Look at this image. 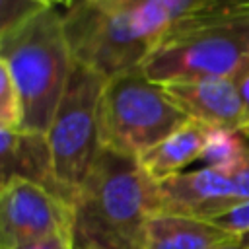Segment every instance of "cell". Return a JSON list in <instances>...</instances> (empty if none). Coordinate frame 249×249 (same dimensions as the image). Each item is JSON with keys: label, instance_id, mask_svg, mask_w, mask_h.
Returning <instances> with one entry per match:
<instances>
[{"label": "cell", "instance_id": "1", "mask_svg": "<svg viewBox=\"0 0 249 249\" xmlns=\"http://www.w3.org/2000/svg\"><path fill=\"white\" fill-rule=\"evenodd\" d=\"M72 206L74 249H144L158 183L138 158L101 148Z\"/></svg>", "mask_w": 249, "mask_h": 249}, {"label": "cell", "instance_id": "2", "mask_svg": "<svg viewBox=\"0 0 249 249\" xmlns=\"http://www.w3.org/2000/svg\"><path fill=\"white\" fill-rule=\"evenodd\" d=\"M249 56V0H202L140 64L156 84L231 78Z\"/></svg>", "mask_w": 249, "mask_h": 249}, {"label": "cell", "instance_id": "3", "mask_svg": "<svg viewBox=\"0 0 249 249\" xmlns=\"http://www.w3.org/2000/svg\"><path fill=\"white\" fill-rule=\"evenodd\" d=\"M0 66L10 74L19 97V130L47 134L74 66L62 14L39 4L4 25Z\"/></svg>", "mask_w": 249, "mask_h": 249}, {"label": "cell", "instance_id": "4", "mask_svg": "<svg viewBox=\"0 0 249 249\" xmlns=\"http://www.w3.org/2000/svg\"><path fill=\"white\" fill-rule=\"evenodd\" d=\"M62 23L72 58L105 78L140 66L158 43L138 0H74Z\"/></svg>", "mask_w": 249, "mask_h": 249}, {"label": "cell", "instance_id": "5", "mask_svg": "<svg viewBox=\"0 0 249 249\" xmlns=\"http://www.w3.org/2000/svg\"><path fill=\"white\" fill-rule=\"evenodd\" d=\"M191 119L152 82L142 66L107 78L99 101L103 148L140 158Z\"/></svg>", "mask_w": 249, "mask_h": 249}, {"label": "cell", "instance_id": "6", "mask_svg": "<svg viewBox=\"0 0 249 249\" xmlns=\"http://www.w3.org/2000/svg\"><path fill=\"white\" fill-rule=\"evenodd\" d=\"M107 78L74 60L47 140L60 196L74 204L101 152L99 101Z\"/></svg>", "mask_w": 249, "mask_h": 249}, {"label": "cell", "instance_id": "7", "mask_svg": "<svg viewBox=\"0 0 249 249\" xmlns=\"http://www.w3.org/2000/svg\"><path fill=\"white\" fill-rule=\"evenodd\" d=\"M72 226L74 206L53 191L25 179H12L0 185L2 249L45 235L72 231Z\"/></svg>", "mask_w": 249, "mask_h": 249}, {"label": "cell", "instance_id": "8", "mask_svg": "<svg viewBox=\"0 0 249 249\" xmlns=\"http://www.w3.org/2000/svg\"><path fill=\"white\" fill-rule=\"evenodd\" d=\"M235 204L239 200L235 198L233 177L228 171L200 167L158 183V212L212 220Z\"/></svg>", "mask_w": 249, "mask_h": 249}, {"label": "cell", "instance_id": "9", "mask_svg": "<svg viewBox=\"0 0 249 249\" xmlns=\"http://www.w3.org/2000/svg\"><path fill=\"white\" fill-rule=\"evenodd\" d=\"M160 86L191 121L241 134L245 126V111L239 89L231 78L171 82Z\"/></svg>", "mask_w": 249, "mask_h": 249}, {"label": "cell", "instance_id": "10", "mask_svg": "<svg viewBox=\"0 0 249 249\" xmlns=\"http://www.w3.org/2000/svg\"><path fill=\"white\" fill-rule=\"evenodd\" d=\"M2 183L25 179L37 183L60 196L53 169V156L47 134L19 128H0ZM62 198V196H60Z\"/></svg>", "mask_w": 249, "mask_h": 249}, {"label": "cell", "instance_id": "11", "mask_svg": "<svg viewBox=\"0 0 249 249\" xmlns=\"http://www.w3.org/2000/svg\"><path fill=\"white\" fill-rule=\"evenodd\" d=\"M231 237L210 220L156 212L146 224L144 249H214Z\"/></svg>", "mask_w": 249, "mask_h": 249}, {"label": "cell", "instance_id": "12", "mask_svg": "<svg viewBox=\"0 0 249 249\" xmlns=\"http://www.w3.org/2000/svg\"><path fill=\"white\" fill-rule=\"evenodd\" d=\"M210 132V126L189 121L160 144L144 152L138 161L152 181L161 183L177 173H183V169L195 160H200Z\"/></svg>", "mask_w": 249, "mask_h": 249}, {"label": "cell", "instance_id": "13", "mask_svg": "<svg viewBox=\"0 0 249 249\" xmlns=\"http://www.w3.org/2000/svg\"><path fill=\"white\" fill-rule=\"evenodd\" d=\"M245 148L247 144L241 140L239 132L226 128H212L204 152L200 156V161L204 163L202 167H212L231 173L239 165Z\"/></svg>", "mask_w": 249, "mask_h": 249}, {"label": "cell", "instance_id": "14", "mask_svg": "<svg viewBox=\"0 0 249 249\" xmlns=\"http://www.w3.org/2000/svg\"><path fill=\"white\" fill-rule=\"evenodd\" d=\"M21 105L6 68L0 66V128H19Z\"/></svg>", "mask_w": 249, "mask_h": 249}, {"label": "cell", "instance_id": "15", "mask_svg": "<svg viewBox=\"0 0 249 249\" xmlns=\"http://www.w3.org/2000/svg\"><path fill=\"white\" fill-rule=\"evenodd\" d=\"M210 222H214L216 226H220L222 230H226L228 233H231L235 237L249 233V200L231 206L224 214L214 216Z\"/></svg>", "mask_w": 249, "mask_h": 249}, {"label": "cell", "instance_id": "16", "mask_svg": "<svg viewBox=\"0 0 249 249\" xmlns=\"http://www.w3.org/2000/svg\"><path fill=\"white\" fill-rule=\"evenodd\" d=\"M10 249H74V235L72 231H60L53 235H45L39 239H31Z\"/></svg>", "mask_w": 249, "mask_h": 249}, {"label": "cell", "instance_id": "17", "mask_svg": "<svg viewBox=\"0 0 249 249\" xmlns=\"http://www.w3.org/2000/svg\"><path fill=\"white\" fill-rule=\"evenodd\" d=\"M233 187H235V198L239 202L249 200V146L245 148V154L239 161V165L231 171Z\"/></svg>", "mask_w": 249, "mask_h": 249}, {"label": "cell", "instance_id": "18", "mask_svg": "<svg viewBox=\"0 0 249 249\" xmlns=\"http://www.w3.org/2000/svg\"><path fill=\"white\" fill-rule=\"evenodd\" d=\"M231 80L235 82V86L239 89V97H241L243 111H245V124H247L249 123V56H245V60L235 70V74L231 76Z\"/></svg>", "mask_w": 249, "mask_h": 249}, {"label": "cell", "instance_id": "19", "mask_svg": "<svg viewBox=\"0 0 249 249\" xmlns=\"http://www.w3.org/2000/svg\"><path fill=\"white\" fill-rule=\"evenodd\" d=\"M214 249H247V247L239 241V237H231V239H228L226 243H222V245H218Z\"/></svg>", "mask_w": 249, "mask_h": 249}, {"label": "cell", "instance_id": "20", "mask_svg": "<svg viewBox=\"0 0 249 249\" xmlns=\"http://www.w3.org/2000/svg\"><path fill=\"white\" fill-rule=\"evenodd\" d=\"M45 2H47L49 6H51V4H62V6H68V8L74 4V0H45Z\"/></svg>", "mask_w": 249, "mask_h": 249}, {"label": "cell", "instance_id": "21", "mask_svg": "<svg viewBox=\"0 0 249 249\" xmlns=\"http://www.w3.org/2000/svg\"><path fill=\"white\" fill-rule=\"evenodd\" d=\"M239 241H241V243H243V245H245V247L249 249V233H245V235H241V237H239Z\"/></svg>", "mask_w": 249, "mask_h": 249}, {"label": "cell", "instance_id": "22", "mask_svg": "<svg viewBox=\"0 0 249 249\" xmlns=\"http://www.w3.org/2000/svg\"><path fill=\"white\" fill-rule=\"evenodd\" d=\"M241 134H243V136H249V123H247V124H245V128H243V130H241Z\"/></svg>", "mask_w": 249, "mask_h": 249}, {"label": "cell", "instance_id": "23", "mask_svg": "<svg viewBox=\"0 0 249 249\" xmlns=\"http://www.w3.org/2000/svg\"><path fill=\"white\" fill-rule=\"evenodd\" d=\"M35 2H39V4H47V2H45V0H35Z\"/></svg>", "mask_w": 249, "mask_h": 249}]
</instances>
